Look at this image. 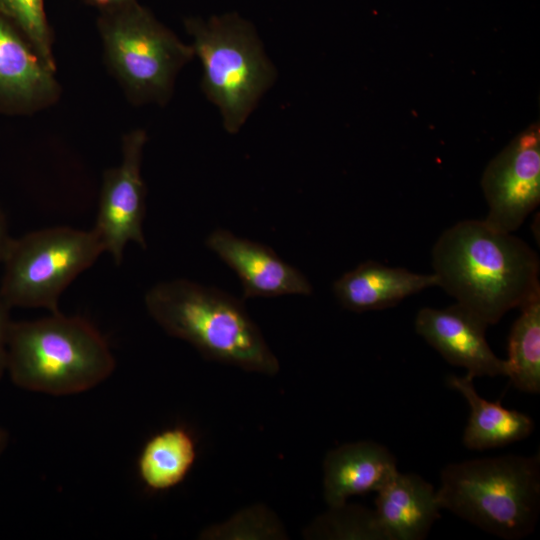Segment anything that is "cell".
<instances>
[{"label":"cell","instance_id":"obj_1","mask_svg":"<svg viewBox=\"0 0 540 540\" xmlns=\"http://www.w3.org/2000/svg\"><path fill=\"white\" fill-rule=\"evenodd\" d=\"M437 286L488 326L540 296V262L522 239L484 220H462L432 248Z\"/></svg>","mask_w":540,"mask_h":540},{"label":"cell","instance_id":"obj_2","mask_svg":"<svg viewBox=\"0 0 540 540\" xmlns=\"http://www.w3.org/2000/svg\"><path fill=\"white\" fill-rule=\"evenodd\" d=\"M145 305L165 332L207 359L269 376L279 371L277 357L241 301L221 290L176 279L150 288Z\"/></svg>","mask_w":540,"mask_h":540},{"label":"cell","instance_id":"obj_3","mask_svg":"<svg viewBox=\"0 0 540 540\" xmlns=\"http://www.w3.org/2000/svg\"><path fill=\"white\" fill-rule=\"evenodd\" d=\"M115 369V358L97 328L60 311L32 321L12 322L6 372L18 387L50 395L94 388Z\"/></svg>","mask_w":540,"mask_h":540},{"label":"cell","instance_id":"obj_4","mask_svg":"<svg viewBox=\"0 0 540 540\" xmlns=\"http://www.w3.org/2000/svg\"><path fill=\"white\" fill-rule=\"evenodd\" d=\"M436 494L441 509L502 539H522L540 512L539 454L447 464Z\"/></svg>","mask_w":540,"mask_h":540},{"label":"cell","instance_id":"obj_5","mask_svg":"<svg viewBox=\"0 0 540 540\" xmlns=\"http://www.w3.org/2000/svg\"><path fill=\"white\" fill-rule=\"evenodd\" d=\"M202 65V90L230 134L240 131L277 72L254 25L236 12L184 21Z\"/></svg>","mask_w":540,"mask_h":540},{"label":"cell","instance_id":"obj_6","mask_svg":"<svg viewBox=\"0 0 540 540\" xmlns=\"http://www.w3.org/2000/svg\"><path fill=\"white\" fill-rule=\"evenodd\" d=\"M97 28L109 72L134 105L163 106L176 78L195 57L183 42L137 0L100 12Z\"/></svg>","mask_w":540,"mask_h":540},{"label":"cell","instance_id":"obj_7","mask_svg":"<svg viewBox=\"0 0 540 540\" xmlns=\"http://www.w3.org/2000/svg\"><path fill=\"white\" fill-rule=\"evenodd\" d=\"M103 252L104 247L93 229L58 226L12 238L2 262L0 298L10 308L59 312L63 291Z\"/></svg>","mask_w":540,"mask_h":540},{"label":"cell","instance_id":"obj_8","mask_svg":"<svg viewBox=\"0 0 540 540\" xmlns=\"http://www.w3.org/2000/svg\"><path fill=\"white\" fill-rule=\"evenodd\" d=\"M481 187L488 205L484 221L495 229L517 230L540 202V127L518 133L486 166Z\"/></svg>","mask_w":540,"mask_h":540},{"label":"cell","instance_id":"obj_9","mask_svg":"<svg viewBox=\"0 0 540 540\" xmlns=\"http://www.w3.org/2000/svg\"><path fill=\"white\" fill-rule=\"evenodd\" d=\"M146 142L147 135L143 129L126 133L122 139L120 164L103 174L93 230L104 251L111 254L116 264L121 263L127 243L135 242L146 248L142 225L147 191L141 175Z\"/></svg>","mask_w":540,"mask_h":540},{"label":"cell","instance_id":"obj_10","mask_svg":"<svg viewBox=\"0 0 540 540\" xmlns=\"http://www.w3.org/2000/svg\"><path fill=\"white\" fill-rule=\"evenodd\" d=\"M61 88L29 40L0 13V112L26 115L53 105Z\"/></svg>","mask_w":540,"mask_h":540},{"label":"cell","instance_id":"obj_11","mask_svg":"<svg viewBox=\"0 0 540 540\" xmlns=\"http://www.w3.org/2000/svg\"><path fill=\"white\" fill-rule=\"evenodd\" d=\"M488 325L456 303L445 309L421 308L415 331L449 363L463 367L475 377L506 376V361L490 348L485 331Z\"/></svg>","mask_w":540,"mask_h":540},{"label":"cell","instance_id":"obj_12","mask_svg":"<svg viewBox=\"0 0 540 540\" xmlns=\"http://www.w3.org/2000/svg\"><path fill=\"white\" fill-rule=\"evenodd\" d=\"M206 245L236 272L244 298L312 293L307 278L263 244L218 229L208 236Z\"/></svg>","mask_w":540,"mask_h":540},{"label":"cell","instance_id":"obj_13","mask_svg":"<svg viewBox=\"0 0 540 540\" xmlns=\"http://www.w3.org/2000/svg\"><path fill=\"white\" fill-rule=\"evenodd\" d=\"M374 510L385 540H422L440 515L433 485L397 471L377 491Z\"/></svg>","mask_w":540,"mask_h":540},{"label":"cell","instance_id":"obj_14","mask_svg":"<svg viewBox=\"0 0 540 540\" xmlns=\"http://www.w3.org/2000/svg\"><path fill=\"white\" fill-rule=\"evenodd\" d=\"M324 498L338 507L357 494L376 492L398 470L393 454L373 441H356L331 450L325 457Z\"/></svg>","mask_w":540,"mask_h":540},{"label":"cell","instance_id":"obj_15","mask_svg":"<svg viewBox=\"0 0 540 540\" xmlns=\"http://www.w3.org/2000/svg\"><path fill=\"white\" fill-rule=\"evenodd\" d=\"M433 286H437L434 273L419 274L369 260L338 278L333 292L344 308L366 312L392 307Z\"/></svg>","mask_w":540,"mask_h":540},{"label":"cell","instance_id":"obj_16","mask_svg":"<svg viewBox=\"0 0 540 540\" xmlns=\"http://www.w3.org/2000/svg\"><path fill=\"white\" fill-rule=\"evenodd\" d=\"M469 375H449L447 384L466 399L470 416L463 433V444L469 450L483 451L505 446L528 437L534 429L530 416L507 409L499 401L481 397Z\"/></svg>","mask_w":540,"mask_h":540},{"label":"cell","instance_id":"obj_17","mask_svg":"<svg viewBox=\"0 0 540 540\" xmlns=\"http://www.w3.org/2000/svg\"><path fill=\"white\" fill-rule=\"evenodd\" d=\"M197 457L196 442L183 427L165 429L153 435L138 458V474L153 491H164L180 484Z\"/></svg>","mask_w":540,"mask_h":540},{"label":"cell","instance_id":"obj_18","mask_svg":"<svg viewBox=\"0 0 540 540\" xmlns=\"http://www.w3.org/2000/svg\"><path fill=\"white\" fill-rule=\"evenodd\" d=\"M508 339L506 376L518 390L540 392V296L521 308Z\"/></svg>","mask_w":540,"mask_h":540},{"label":"cell","instance_id":"obj_19","mask_svg":"<svg viewBox=\"0 0 540 540\" xmlns=\"http://www.w3.org/2000/svg\"><path fill=\"white\" fill-rule=\"evenodd\" d=\"M0 13L17 26L43 62L56 71L54 35L46 16L44 0H0Z\"/></svg>","mask_w":540,"mask_h":540},{"label":"cell","instance_id":"obj_20","mask_svg":"<svg viewBox=\"0 0 540 540\" xmlns=\"http://www.w3.org/2000/svg\"><path fill=\"white\" fill-rule=\"evenodd\" d=\"M329 508L314 523L312 535L327 539L385 540L374 510L346 503Z\"/></svg>","mask_w":540,"mask_h":540},{"label":"cell","instance_id":"obj_21","mask_svg":"<svg viewBox=\"0 0 540 540\" xmlns=\"http://www.w3.org/2000/svg\"><path fill=\"white\" fill-rule=\"evenodd\" d=\"M204 539H285V531L275 515L264 506H252L228 521L205 529Z\"/></svg>","mask_w":540,"mask_h":540},{"label":"cell","instance_id":"obj_22","mask_svg":"<svg viewBox=\"0 0 540 540\" xmlns=\"http://www.w3.org/2000/svg\"><path fill=\"white\" fill-rule=\"evenodd\" d=\"M10 309L0 298V379L6 372L8 338L13 322L9 315Z\"/></svg>","mask_w":540,"mask_h":540},{"label":"cell","instance_id":"obj_23","mask_svg":"<svg viewBox=\"0 0 540 540\" xmlns=\"http://www.w3.org/2000/svg\"><path fill=\"white\" fill-rule=\"evenodd\" d=\"M12 238L9 235L7 220L0 209V263L3 262Z\"/></svg>","mask_w":540,"mask_h":540},{"label":"cell","instance_id":"obj_24","mask_svg":"<svg viewBox=\"0 0 540 540\" xmlns=\"http://www.w3.org/2000/svg\"><path fill=\"white\" fill-rule=\"evenodd\" d=\"M86 4L96 7L100 12L111 10L129 4L136 0H82Z\"/></svg>","mask_w":540,"mask_h":540},{"label":"cell","instance_id":"obj_25","mask_svg":"<svg viewBox=\"0 0 540 540\" xmlns=\"http://www.w3.org/2000/svg\"><path fill=\"white\" fill-rule=\"evenodd\" d=\"M7 442H8V434L2 427H0V455L5 450Z\"/></svg>","mask_w":540,"mask_h":540}]
</instances>
